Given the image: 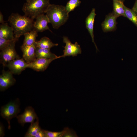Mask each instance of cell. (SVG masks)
Instances as JSON below:
<instances>
[{
    "label": "cell",
    "mask_w": 137,
    "mask_h": 137,
    "mask_svg": "<svg viewBox=\"0 0 137 137\" xmlns=\"http://www.w3.org/2000/svg\"><path fill=\"white\" fill-rule=\"evenodd\" d=\"M8 21L13 30L15 37L18 39L33 29V20L25 15L12 13Z\"/></svg>",
    "instance_id": "6da1fadb"
},
{
    "label": "cell",
    "mask_w": 137,
    "mask_h": 137,
    "mask_svg": "<svg viewBox=\"0 0 137 137\" xmlns=\"http://www.w3.org/2000/svg\"><path fill=\"white\" fill-rule=\"evenodd\" d=\"M53 28L58 29L68 20L69 13L65 7L61 5L50 4L45 12Z\"/></svg>",
    "instance_id": "7a4b0ae2"
},
{
    "label": "cell",
    "mask_w": 137,
    "mask_h": 137,
    "mask_svg": "<svg viewBox=\"0 0 137 137\" xmlns=\"http://www.w3.org/2000/svg\"><path fill=\"white\" fill-rule=\"evenodd\" d=\"M50 4L49 0H30L24 4L22 10L25 15L33 20L45 13Z\"/></svg>",
    "instance_id": "3957f363"
},
{
    "label": "cell",
    "mask_w": 137,
    "mask_h": 137,
    "mask_svg": "<svg viewBox=\"0 0 137 137\" xmlns=\"http://www.w3.org/2000/svg\"><path fill=\"white\" fill-rule=\"evenodd\" d=\"M20 106L19 99L17 98L14 101H11L2 106L1 108V115L7 121L9 129H10L11 128L10 121L12 118L16 117L20 112Z\"/></svg>",
    "instance_id": "277c9868"
},
{
    "label": "cell",
    "mask_w": 137,
    "mask_h": 137,
    "mask_svg": "<svg viewBox=\"0 0 137 137\" xmlns=\"http://www.w3.org/2000/svg\"><path fill=\"white\" fill-rule=\"evenodd\" d=\"M16 39L7 47L1 50L0 53V62L4 66L9 62L15 59L20 58L15 49Z\"/></svg>",
    "instance_id": "5b68a950"
},
{
    "label": "cell",
    "mask_w": 137,
    "mask_h": 137,
    "mask_svg": "<svg viewBox=\"0 0 137 137\" xmlns=\"http://www.w3.org/2000/svg\"><path fill=\"white\" fill-rule=\"evenodd\" d=\"M63 42L65 44V45L64 47L63 55L60 56L61 58L67 56H75L81 54L80 46L77 42L75 44L72 43L68 38L65 36L63 37Z\"/></svg>",
    "instance_id": "8992f818"
},
{
    "label": "cell",
    "mask_w": 137,
    "mask_h": 137,
    "mask_svg": "<svg viewBox=\"0 0 137 137\" xmlns=\"http://www.w3.org/2000/svg\"><path fill=\"white\" fill-rule=\"evenodd\" d=\"M16 118L18 123L23 126L26 123H31L34 122L38 117L34 109L29 106L25 109L22 114L18 115Z\"/></svg>",
    "instance_id": "52a82bcc"
},
{
    "label": "cell",
    "mask_w": 137,
    "mask_h": 137,
    "mask_svg": "<svg viewBox=\"0 0 137 137\" xmlns=\"http://www.w3.org/2000/svg\"><path fill=\"white\" fill-rule=\"evenodd\" d=\"M28 64L23 58H20L11 61L5 66L7 67L13 74L19 75L27 68Z\"/></svg>",
    "instance_id": "ba28073f"
},
{
    "label": "cell",
    "mask_w": 137,
    "mask_h": 137,
    "mask_svg": "<svg viewBox=\"0 0 137 137\" xmlns=\"http://www.w3.org/2000/svg\"><path fill=\"white\" fill-rule=\"evenodd\" d=\"M13 74L10 71H3L0 75V90L4 91L13 85L16 80L13 76Z\"/></svg>",
    "instance_id": "9c48e42d"
},
{
    "label": "cell",
    "mask_w": 137,
    "mask_h": 137,
    "mask_svg": "<svg viewBox=\"0 0 137 137\" xmlns=\"http://www.w3.org/2000/svg\"><path fill=\"white\" fill-rule=\"evenodd\" d=\"M56 58L47 59L37 58L32 62L28 64L27 68H29L38 72L45 71L50 63Z\"/></svg>",
    "instance_id": "30bf717a"
},
{
    "label": "cell",
    "mask_w": 137,
    "mask_h": 137,
    "mask_svg": "<svg viewBox=\"0 0 137 137\" xmlns=\"http://www.w3.org/2000/svg\"><path fill=\"white\" fill-rule=\"evenodd\" d=\"M118 17L113 11L106 16L104 21L101 24L104 32L114 31L116 29L117 23L116 20Z\"/></svg>",
    "instance_id": "8fae6325"
},
{
    "label": "cell",
    "mask_w": 137,
    "mask_h": 137,
    "mask_svg": "<svg viewBox=\"0 0 137 137\" xmlns=\"http://www.w3.org/2000/svg\"><path fill=\"white\" fill-rule=\"evenodd\" d=\"M34 22L33 29L38 32H42L46 30L52 31L49 29L48 24L49 20L46 15L42 14L38 16Z\"/></svg>",
    "instance_id": "7c38bea8"
},
{
    "label": "cell",
    "mask_w": 137,
    "mask_h": 137,
    "mask_svg": "<svg viewBox=\"0 0 137 137\" xmlns=\"http://www.w3.org/2000/svg\"><path fill=\"white\" fill-rule=\"evenodd\" d=\"M21 49L23 53V58L28 63H29L37 58L36 55V45L35 43L30 46L22 45Z\"/></svg>",
    "instance_id": "4fadbf2b"
},
{
    "label": "cell",
    "mask_w": 137,
    "mask_h": 137,
    "mask_svg": "<svg viewBox=\"0 0 137 137\" xmlns=\"http://www.w3.org/2000/svg\"><path fill=\"white\" fill-rule=\"evenodd\" d=\"M95 12V9L94 8H93L87 17L85 22L86 28L90 35L92 42L95 45L97 52L98 50L94 41L93 31L94 23L95 16L96 15Z\"/></svg>",
    "instance_id": "5bb4252c"
},
{
    "label": "cell",
    "mask_w": 137,
    "mask_h": 137,
    "mask_svg": "<svg viewBox=\"0 0 137 137\" xmlns=\"http://www.w3.org/2000/svg\"><path fill=\"white\" fill-rule=\"evenodd\" d=\"M0 38L9 40L13 39L16 38L13 29L7 23L5 22L1 24L0 25Z\"/></svg>",
    "instance_id": "9a60e30c"
},
{
    "label": "cell",
    "mask_w": 137,
    "mask_h": 137,
    "mask_svg": "<svg viewBox=\"0 0 137 137\" xmlns=\"http://www.w3.org/2000/svg\"><path fill=\"white\" fill-rule=\"evenodd\" d=\"M35 52L36 58L57 59L61 58L60 56H58L52 53L50 49H43L36 47Z\"/></svg>",
    "instance_id": "2e32d148"
},
{
    "label": "cell",
    "mask_w": 137,
    "mask_h": 137,
    "mask_svg": "<svg viewBox=\"0 0 137 137\" xmlns=\"http://www.w3.org/2000/svg\"><path fill=\"white\" fill-rule=\"evenodd\" d=\"M35 43L36 47L40 48L50 49L52 47L58 45V43L52 42L48 38L44 37L42 38L40 40L36 41Z\"/></svg>",
    "instance_id": "e0dca14e"
},
{
    "label": "cell",
    "mask_w": 137,
    "mask_h": 137,
    "mask_svg": "<svg viewBox=\"0 0 137 137\" xmlns=\"http://www.w3.org/2000/svg\"><path fill=\"white\" fill-rule=\"evenodd\" d=\"M38 32L33 29L23 35L24 38L23 45L30 46L35 43L36 39L38 36Z\"/></svg>",
    "instance_id": "ac0fdd59"
},
{
    "label": "cell",
    "mask_w": 137,
    "mask_h": 137,
    "mask_svg": "<svg viewBox=\"0 0 137 137\" xmlns=\"http://www.w3.org/2000/svg\"><path fill=\"white\" fill-rule=\"evenodd\" d=\"M124 3L117 0H113V12L118 17H124L125 10Z\"/></svg>",
    "instance_id": "d6986e66"
},
{
    "label": "cell",
    "mask_w": 137,
    "mask_h": 137,
    "mask_svg": "<svg viewBox=\"0 0 137 137\" xmlns=\"http://www.w3.org/2000/svg\"><path fill=\"white\" fill-rule=\"evenodd\" d=\"M41 128L39 125L38 118L35 122L31 123L28 130L25 135V137H35L37 133Z\"/></svg>",
    "instance_id": "ffe728a7"
},
{
    "label": "cell",
    "mask_w": 137,
    "mask_h": 137,
    "mask_svg": "<svg viewBox=\"0 0 137 137\" xmlns=\"http://www.w3.org/2000/svg\"><path fill=\"white\" fill-rule=\"evenodd\" d=\"M124 17L127 18L137 27V13L132 9L124 6Z\"/></svg>",
    "instance_id": "44dd1931"
},
{
    "label": "cell",
    "mask_w": 137,
    "mask_h": 137,
    "mask_svg": "<svg viewBox=\"0 0 137 137\" xmlns=\"http://www.w3.org/2000/svg\"><path fill=\"white\" fill-rule=\"evenodd\" d=\"M81 3V2L80 0H70L65 7V9L69 13L79 6Z\"/></svg>",
    "instance_id": "7402d4cb"
},
{
    "label": "cell",
    "mask_w": 137,
    "mask_h": 137,
    "mask_svg": "<svg viewBox=\"0 0 137 137\" xmlns=\"http://www.w3.org/2000/svg\"><path fill=\"white\" fill-rule=\"evenodd\" d=\"M16 38L12 40L7 39L4 38H0V49L1 51L10 44L16 39Z\"/></svg>",
    "instance_id": "603a6c76"
},
{
    "label": "cell",
    "mask_w": 137,
    "mask_h": 137,
    "mask_svg": "<svg viewBox=\"0 0 137 137\" xmlns=\"http://www.w3.org/2000/svg\"><path fill=\"white\" fill-rule=\"evenodd\" d=\"M45 137H60L63 136L64 130L61 132H52L44 130Z\"/></svg>",
    "instance_id": "cb8c5ba5"
},
{
    "label": "cell",
    "mask_w": 137,
    "mask_h": 137,
    "mask_svg": "<svg viewBox=\"0 0 137 137\" xmlns=\"http://www.w3.org/2000/svg\"><path fill=\"white\" fill-rule=\"evenodd\" d=\"M35 137H45L44 130L40 128L39 130Z\"/></svg>",
    "instance_id": "d4e9b609"
},
{
    "label": "cell",
    "mask_w": 137,
    "mask_h": 137,
    "mask_svg": "<svg viewBox=\"0 0 137 137\" xmlns=\"http://www.w3.org/2000/svg\"><path fill=\"white\" fill-rule=\"evenodd\" d=\"M5 135L4 129L3 126L0 123V137H3Z\"/></svg>",
    "instance_id": "484cf974"
},
{
    "label": "cell",
    "mask_w": 137,
    "mask_h": 137,
    "mask_svg": "<svg viewBox=\"0 0 137 137\" xmlns=\"http://www.w3.org/2000/svg\"><path fill=\"white\" fill-rule=\"evenodd\" d=\"M132 9L137 13V0H136Z\"/></svg>",
    "instance_id": "4316f807"
},
{
    "label": "cell",
    "mask_w": 137,
    "mask_h": 137,
    "mask_svg": "<svg viewBox=\"0 0 137 137\" xmlns=\"http://www.w3.org/2000/svg\"><path fill=\"white\" fill-rule=\"evenodd\" d=\"M5 22V21L4 20L3 16L2 14V12H0V23L2 24Z\"/></svg>",
    "instance_id": "83f0119b"
},
{
    "label": "cell",
    "mask_w": 137,
    "mask_h": 137,
    "mask_svg": "<svg viewBox=\"0 0 137 137\" xmlns=\"http://www.w3.org/2000/svg\"><path fill=\"white\" fill-rule=\"evenodd\" d=\"M124 3L125 0H117Z\"/></svg>",
    "instance_id": "f1b7e54d"
},
{
    "label": "cell",
    "mask_w": 137,
    "mask_h": 137,
    "mask_svg": "<svg viewBox=\"0 0 137 137\" xmlns=\"http://www.w3.org/2000/svg\"><path fill=\"white\" fill-rule=\"evenodd\" d=\"M26 1V2H28L29 1H30V0H25Z\"/></svg>",
    "instance_id": "f546056e"
}]
</instances>
